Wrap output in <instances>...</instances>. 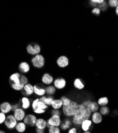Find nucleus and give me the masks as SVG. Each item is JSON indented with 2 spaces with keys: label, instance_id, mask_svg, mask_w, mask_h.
<instances>
[{
  "label": "nucleus",
  "instance_id": "obj_1",
  "mask_svg": "<svg viewBox=\"0 0 118 133\" xmlns=\"http://www.w3.org/2000/svg\"><path fill=\"white\" fill-rule=\"evenodd\" d=\"M91 102L90 99H87L78 104L72 101L69 105L62 108V113L67 118L72 117V124L79 126L83 121L89 119L91 117L92 112L89 108Z\"/></svg>",
  "mask_w": 118,
  "mask_h": 133
},
{
  "label": "nucleus",
  "instance_id": "obj_2",
  "mask_svg": "<svg viewBox=\"0 0 118 133\" xmlns=\"http://www.w3.org/2000/svg\"><path fill=\"white\" fill-rule=\"evenodd\" d=\"M45 58L43 55L39 54L33 56L31 59V63L34 67L37 69H40L45 65Z\"/></svg>",
  "mask_w": 118,
  "mask_h": 133
},
{
  "label": "nucleus",
  "instance_id": "obj_3",
  "mask_svg": "<svg viewBox=\"0 0 118 133\" xmlns=\"http://www.w3.org/2000/svg\"><path fill=\"white\" fill-rule=\"evenodd\" d=\"M18 123L13 114H9L6 116V120L4 122V125L9 130H13L15 129L16 126Z\"/></svg>",
  "mask_w": 118,
  "mask_h": 133
},
{
  "label": "nucleus",
  "instance_id": "obj_4",
  "mask_svg": "<svg viewBox=\"0 0 118 133\" xmlns=\"http://www.w3.org/2000/svg\"><path fill=\"white\" fill-rule=\"evenodd\" d=\"M46 121L47 128H48L50 126L60 127L62 123L61 117L58 115H52Z\"/></svg>",
  "mask_w": 118,
  "mask_h": 133
},
{
  "label": "nucleus",
  "instance_id": "obj_5",
  "mask_svg": "<svg viewBox=\"0 0 118 133\" xmlns=\"http://www.w3.org/2000/svg\"><path fill=\"white\" fill-rule=\"evenodd\" d=\"M26 51L28 54L29 55L35 56L36 55L39 54L41 51V48L39 44L35 43L34 45H33L31 43L28 44L26 47Z\"/></svg>",
  "mask_w": 118,
  "mask_h": 133
},
{
  "label": "nucleus",
  "instance_id": "obj_6",
  "mask_svg": "<svg viewBox=\"0 0 118 133\" xmlns=\"http://www.w3.org/2000/svg\"><path fill=\"white\" fill-rule=\"evenodd\" d=\"M37 118L35 114H26L23 121L28 127H34L35 126V124Z\"/></svg>",
  "mask_w": 118,
  "mask_h": 133
},
{
  "label": "nucleus",
  "instance_id": "obj_7",
  "mask_svg": "<svg viewBox=\"0 0 118 133\" xmlns=\"http://www.w3.org/2000/svg\"><path fill=\"white\" fill-rule=\"evenodd\" d=\"M13 115L18 122L23 121L26 115V111L21 108H19L13 112Z\"/></svg>",
  "mask_w": 118,
  "mask_h": 133
},
{
  "label": "nucleus",
  "instance_id": "obj_8",
  "mask_svg": "<svg viewBox=\"0 0 118 133\" xmlns=\"http://www.w3.org/2000/svg\"><path fill=\"white\" fill-rule=\"evenodd\" d=\"M24 96L29 97L34 94V85L28 83L25 85L23 90L21 91Z\"/></svg>",
  "mask_w": 118,
  "mask_h": 133
},
{
  "label": "nucleus",
  "instance_id": "obj_9",
  "mask_svg": "<svg viewBox=\"0 0 118 133\" xmlns=\"http://www.w3.org/2000/svg\"><path fill=\"white\" fill-rule=\"evenodd\" d=\"M53 84L57 90H61L66 87L67 82L64 78L60 77V78H57L54 79Z\"/></svg>",
  "mask_w": 118,
  "mask_h": 133
},
{
  "label": "nucleus",
  "instance_id": "obj_10",
  "mask_svg": "<svg viewBox=\"0 0 118 133\" xmlns=\"http://www.w3.org/2000/svg\"><path fill=\"white\" fill-rule=\"evenodd\" d=\"M19 104L20 108L26 111L27 110H28L30 108L31 102L30 101V98L28 97L23 96L20 98Z\"/></svg>",
  "mask_w": 118,
  "mask_h": 133
},
{
  "label": "nucleus",
  "instance_id": "obj_11",
  "mask_svg": "<svg viewBox=\"0 0 118 133\" xmlns=\"http://www.w3.org/2000/svg\"><path fill=\"white\" fill-rule=\"evenodd\" d=\"M57 63L60 68H64L68 66L69 60L68 58L66 55H61L57 60Z\"/></svg>",
  "mask_w": 118,
  "mask_h": 133
},
{
  "label": "nucleus",
  "instance_id": "obj_12",
  "mask_svg": "<svg viewBox=\"0 0 118 133\" xmlns=\"http://www.w3.org/2000/svg\"><path fill=\"white\" fill-rule=\"evenodd\" d=\"M18 69L21 74L24 75L28 74L30 70V65L26 61H23L19 63Z\"/></svg>",
  "mask_w": 118,
  "mask_h": 133
},
{
  "label": "nucleus",
  "instance_id": "obj_13",
  "mask_svg": "<svg viewBox=\"0 0 118 133\" xmlns=\"http://www.w3.org/2000/svg\"><path fill=\"white\" fill-rule=\"evenodd\" d=\"M54 77H53L49 73H45L42 76L41 81L43 84L45 85H52L54 82Z\"/></svg>",
  "mask_w": 118,
  "mask_h": 133
},
{
  "label": "nucleus",
  "instance_id": "obj_14",
  "mask_svg": "<svg viewBox=\"0 0 118 133\" xmlns=\"http://www.w3.org/2000/svg\"><path fill=\"white\" fill-rule=\"evenodd\" d=\"M34 92L35 95L39 97L44 96L46 94L45 87L40 84H37L34 85Z\"/></svg>",
  "mask_w": 118,
  "mask_h": 133
},
{
  "label": "nucleus",
  "instance_id": "obj_15",
  "mask_svg": "<svg viewBox=\"0 0 118 133\" xmlns=\"http://www.w3.org/2000/svg\"><path fill=\"white\" fill-rule=\"evenodd\" d=\"M0 111L5 115L12 111V104L9 102H4L0 104Z\"/></svg>",
  "mask_w": 118,
  "mask_h": 133
},
{
  "label": "nucleus",
  "instance_id": "obj_16",
  "mask_svg": "<svg viewBox=\"0 0 118 133\" xmlns=\"http://www.w3.org/2000/svg\"><path fill=\"white\" fill-rule=\"evenodd\" d=\"M35 127L36 129H40L42 130H45V129L47 128L46 120H45V119L43 118H37Z\"/></svg>",
  "mask_w": 118,
  "mask_h": 133
},
{
  "label": "nucleus",
  "instance_id": "obj_17",
  "mask_svg": "<svg viewBox=\"0 0 118 133\" xmlns=\"http://www.w3.org/2000/svg\"><path fill=\"white\" fill-rule=\"evenodd\" d=\"M91 118L92 123L95 124H99L103 120V116L98 111L93 113Z\"/></svg>",
  "mask_w": 118,
  "mask_h": 133
},
{
  "label": "nucleus",
  "instance_id": "obj_18",
  "mask_svg": "<svg viewBox=\"0 0 118 133\" xmlns=\"http://www.w3.org/2000/svg\"><path fill=\"white\" fill-rule=\"evenodd\" d=\"M72 123L71 120L67 118L64 119L63 121H62L60 128L62 131H66L67 130H69L72 127Z\"/></svg>",
  "mask_w": 118,
  "mask_h": 133
},
{
  "label": "nucleus",
  "instance_id": "obj_19",
  "mask_svg": "<svg viewBox=\"0 0 118 133\" xmlns=\"http://www.w3.org/2000/svg\"><path fill=\"white\" fill-rule=\"evenodd\" d=\"M21 74L18 72L13 73L9 77V81L10 84H19L20 83V77Z\"/></svg>",
  "mask_w": 118,
  "mask_h": 133
},
{
  "label": "nucleus",
  "instance_id": "obj_20",
  "mask_svg": "<svg viewBox=\"0 0 118 133\" xmlns=\"http://www.w3.org/2000/svg\"><path fill=\"white\" fill-rule=\"evenodd\" d=\"M92 123H93L91 119H86L83 121L80 126L83 132L89 131V129L92 126Z\"/></svg>",
  "mask_w": 118,
  "mask_h": 133
},
{
  "label": "nucleus",
  "instance_id": "obj_21",
  "mask_svg": "<svg viewBox=\"0 0 118 133\" xmlns=\"http://www.w3.org/2000/svg\"><path fill=\"white\" fill-rule=\"evenodd\" d=\"M27 126L24 123V121H19L16 126L15 130L18 133H24L27 130Z\"/></svg>",
  "mask_w": 118,
  "mask_h": 133
},
{
  "label": "nucleus",
  "instance_id": "obj_22",
  "mask_svg": "<svg viewBox=\"0 0 118 133\" xmlns=\"http://www.w3.org/2000/svg\"><path fill=\"white\" fill-rule=\"evenodd\" d=\"M54 99V98L53 96H46L44 95V96H43L39 97V100L40 101H41L42 102L45 103L48 107L51 106L52 102Z\"/></svg>",
  "mask_w": 118,
  "mask_h": 133
},
{
  "label": "nucleus",
  "instance_id": "obj_23",
  "mask_svg": "<svg viewBox=\"0 0 118 133\" xmlns=\"http://www.w3.org/2000/svg\"><path fill=\"white\" fill-rule=\"evenodd\" d=\"M51 107L54 109L60 110L63 107V102L60 98H54L52 102Z\"/></svg>",
  "mask_w": 118,
  "mask_h": 133
},
{
  "label": "nucleus",
  "instance_id": "obj_24",
  "mask_svg": "<svg viewBox=\"0 0 118 133\" xmlns=\"http://www.w3.org/2000/svg\"><path fill=\"white\" fill-rule=\"evenodd\" d=\"M46 94L47 96H53L57 92V89L53 85H48L45 87Z\"/></svg>",
  "mask_w": 118,
  "mask_h": 133
},
{
  "label": "nucleus",
  "instance_id": "obj_25",
  "mask_svg": "<svg viewBox=\"0 0 118 133\" xmlns=\"http://www.w3.org/2000/svg\"><path fill=\"white\" fill-rule=\"evenodd\" d=\"M73 85L75 88L79 90H81L85 87V85L80 78H76L74 79L73 82Z\"/></svg>",
  "mask_w": 118,
  "mask_h": 133
},
{
  "label": "nucleus",
  "instance_id": "obj_26",
  "mask_svg": "<svg viewBox=\"0 0 118 133\" xmlns=\"http://www.w3.org/2000/svg\"><path fill=\"white\" fill-rule=\"evenodd\" d=\"M89 108L91 111L92 113L98 112L100 109L99 105L98 104V102H96L95 101H92L91 104H89Z\"/></svg>",
  "mask_w": 118,
  "mask_h": 133
},
{
  "label": "nucleus",
  "instance_id": "obj_27",
  "mask_svg": "<svg viewBox=\"0 0 118 133\" xmlns=\"http://www.w3.org/2000/svg\"><path fill=\"white\" fill-rule=\"evenodd\" d=\"M98 103L99 105V106L101 107L106 106L109 103V99L106 96L101 97L98 99Z\"/></svg>",
  "mask_w": 118,
  "mask_h": 133
},
{
  "label": "nucleus",
  "instance_id": "obj_28",
  "mask_svg": "<svg viewBox=\"0 0 118 133\" xmlns=\"http://www.w3.org/2000/svg\"><path fill=\"white\" fill-rule=\"evenodd\" d=\"M25 84L23 83L22 82H20V83L19 84H11V87L12 88V89L16 91H21L23 90L25 86Z\"/></svg>",
  "mask_w": 118,
  "mask_h": 133
},
{
  "label": "nucleus",
  "instance_id": "obj_29",
  "mask_svg": "<svg viewBox=\"0 0 118 133\" xmlns=\"http://www.w3.org/2000/svg\"><path fill=\"white\" fill-rule=\"evenodd\" d=\"M60 99L63 102V107H67L69 105L72 101L70 98L66 96H62L60 97Z\"/></svg>",
  "mask_w": 118,
  "mask_h": 133
},
{
  "label": "nucleus",
  "instance_id": "obj_30",
  "mask_svg": "<svg viewBox=\"0 0 118 133\" xmlns=\"http://www.w3.org/2000/svg\"><path fill=\"white\" fill-rule=\"evenodd\" d=\"M100 110V113L102 115V116H106L108 115L109 112H110V109L109 107L107 106H103L101 107L100 109H99Z\"/></svg>",
  "mask_w": 118,
  "mask_h": 133
},
{
  "label": "nucleus",
  "instance_id": "obj_31",
  "mask_svg": "<svg viewBox=\"0 0 118 133\" xmlns=\"http://www.w3.org/2000/svg\"><path fill=\"white\" fill-rule=\"evenodd\" d=\"M48 128V133H61V130L59 127L50 126Z\"/></svg>",
  "mask_w": 118,
  "mask_h": 133
},
{
  "label": "nucleus",
  "instance_id": "obj_32",
  "mask_svg": "<svg viewBox=\"0 0 118 133\" xmlns=\"http://www.w3.org/2000/svg\"><path fill=\"white\" fill-rule=\"evenodd\" d=\"M49 107H48L47 105H46L45 103H44L43 102H42L41 101H40V100L38 101V103H37V106L36 108H40L41 109L43 110H46L47 109H48Z\"/></svg>",
  "mask_w": 118,
  "mask_h": 133
},
{
  "label": "nucleus",
  "instance_id": "obj_33",
  "mask_svg": "<svg viewBox=\"0 0 118 133\" xmlns=\"http://www.w3.org/2000/svg\"><path fill=\"white\" fill-rule=\"evenodd\" d=\"M39 101V98L37 97V98L34 99V100H33V101L31 102V109H32V110H33V111L36 109L37 106V103Z\"/></svg>",
  "mask_w": 118,
  "mask_h": 133
},
{
  "label": "nucleus",
  "instance_id": "obj_34",
  "mask_svg": "<svg viewBox=\"0 0 118 133\" xmlns=\"http://www.w3.org/2000/svg\"><path fill=\"white\" fill-rule=\"evenodd\" d=\"M33 112L34 114L40 115H43L46 112V110H43L40 108H36L34 110H33Z\"/></svg>",
  "mask_w": 118,
  "mask_h": 133
},
{
  "label": "nucleus",
  "instance_id": "obj_35",
  "mask_svg": "<svg viewBox=\"0 0 118 133\" xmlns=\"http://www.w3.org/2000/svg\"><path fill=\"white\" fill-rule=\"evenodd\" d=\"M109 5L112 8H116L118 5L117 0H109L108 1Z\"/></svg>",
  "mask_w": 118,
  "mask_h": 133
},
{
  "label": "nucleus",
  "instance_id": "obj_36",
  "mask_svg": "<svg viewBox=\"0 0 118 133\" xmlns=\"http://www.w3.org/2000/svg\"><path fill=\"white\" fill-rule=\"evenodd\" d=\"M61 114H62V111H60V110L52 109L51 111V116H52V115H58V116H61Z\"/></svg>",
  "mask_w": 118,
  "mask_h": 133
},
{
  "label": "nucleus",
  "instance_id": "obj_37",
  "mask_svg": "<svg viewBox=\"0 0 118 133\" xmlns=\"http://www.w3.org/2000/svg\"><path fill=\"white\" fill-rule=\"evenodd\" d=\"M6 115L2 112H0V125L3 124L6 120Z\"/></svg>",
  "mask_w": 118,
  "mask_h": 133
},
{
  "label": "nucleus",
  "instance_id": "obj_38",
  "mask_svg": "<svg viewBox=\"0 0 118 133\" xmlns=\"http://www.w3.org/2000/svg\"><path fill=\"white\" fill-rule=\"evenodd\" d=\"M101 10L99 7H95L92 9V14H93L94 15H99L101 13Z\"/></svg>",
  "mask_w": 118,
  "mask_h": 133
},
{
  "label": "nucleus",
  "instance_id": "obj_39",
  "mask_svg": "<svg viewBox=\"0 0 118 133\" xmlns=\"http://www.w3.org/2000/svg\"><path fill=\"white\" fill-rule=\"evenodd\" d=\"M68 133H79L78 129L76 127H71L68 131Z\"/></svg>",
  "mask_w": 118,
  "mask_h": 133
},
{
  "label": "nucleus",
  "instance_id": "obj_40",
  "mask_svg": "<svg viewBox=\"0 0 118 133\" xmlns=\"http://www.w3.org/2000/svg\"><path fill=\"white\" fill-rule=\"evenodd\" d=\"M20 108V105L19 103H15L12 104V112L14 111L15 110H16V109H17L18 108Z\"/></svg>",
  "mask_w": 118,
  "mask_h": 133
},
{
  "label": "nucleus",
  "instance_id": "obj_41",
  "mask_svg": "<svg viewBox=\"0 0 118 133\" xmlns=\"http://www.w3.org/2000/svg\"><path fill=\"white\" fill-rule=\"evenodd\" d=\"M91 1L93 2H94L96 4H97L98 5L99 4H101L103 3L105 1H104V0H91Z\"/></svg>",
  "mask_w": 118,
  "mask_h": 133
},
{
  "label": "nucleus",
  "instance_id": "obj_42",
  "mask_svg": "<svg viewBox=\"0 0 118 133\" xmlns=\"http://www.w3.org/2000/svg\"><path fill=\"white\" fill-rule=\"evenodd\" d=\"M115 12H116V14L118 16V5L116 7V9H115Z\"/></svg>",
  "mask_w": 118,
  "mask_h": 133
},
{
  "label": "nucleus",
  "instance_id": "obj_43",
  "mask_svg": "<svg viewBox=\"0 0 118 133\" xmlns=\"http://www.w3.org/2000/svg\"><path fill=\"white\" fill-rule=\"evenodd\" d=\"M0 133H6V132L3 130H0Z\"/></svg>",
  "mask_w": 118,
  "mask_h": 133
},
{
  "label": "nucleus",
  "instance_id": "obj_44",
  "mask_svg": "<svg viewBox=\"0 0 118 133\" xmlns=\"http://www.w3.org/2000/svg\"><path fill=\"white\" fill-rule=\"evenodd\" d=\"M82 133H92L90 131H84Z\"/></svg>",
  "mask_w": 118,
  "mask_h": 133
},
{
  "label": "nucleus",
  "instance_id": "obj_45",
  "mask_svg": "<svg viewBox=\"0 0 118 133\" xmlns=\"http://www.w3.org/2000/svg\"><path fill=\"white\" fill-rule=\"evenodd\" d=\"M39 133H45L44 132H39Z\"/></svg>",
  "mask_w": 118,
  "mask_h": 133
},
{
  "label": "nucleus",
  "instance_id": "obj_46",
  "mask_svg": "<svg viewBox=\"0 0 118 133\" xmlns=\"http://www.w3.org/2000/svg\"><path fill=\"white\" fill-rule=\"evenodd\" d=\"M16 133H18V132H16Z\"/></svg>",
  "mask_w": 118,
  "mask_h": 133
}]
</instances>
